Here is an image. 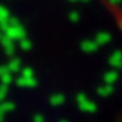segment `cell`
Wrapping results in <instances>:
<instances>
[{"label": "cell", "instance_id": "cell-1", "mask_svg": "<svg viewBox=\"0 0 122 122\" xmlns=\"http://www.w3.org/2000/svg\"><path fill=\"white\" fill-rule=\"evenodd\" d=\"M3 31H5V36L7 38H10V40H19L21 41L22 38H25V31H24V28L21 27V25L18 24L16 19H10L9 25H7Z\"/></svg>", "mask_w": 122, "mask_h": 122}, {"label": "cell", "instance_id": "cell-2", "mask_svg": "<svg viewBox=\"0 0 122 122\" xmlns=\"http://www.w3.org/2000/svg\"><path fill=\"white\" fill-rule=\"evenodd\" d=\"M78 106H80L82 110H85V112H93L94 109H96V104L91 102V100H88L85 97L84 94H81V96H78Z\"/></svg>", "mask_w": 122, "mask_h": 122}, {"label": "cell", "instance_id": "cell-3", "mask_svg": "<svg viewBox=\"0 0 122 122\" xmlns=\"http://www.w3.org/2000/svg\"><path fill=\"white\" fill-rule=\"evenodd\" d=\"M10 22V16H9V12H7L6 7L3 6H0V27H2L3 30L9 25Z\"/></svg>", "mask_w": 122, "mask_h": 122}, {"label": "cell", "instance_id": "cell-4", "mask_svg": "<svg viewBox=\"0 0 122 122\" xmlns=\"http://www.w3.org/2000/svg\"><path fill=\"white\" fill-rule=\"evenodd\" d=\"M109 62H110V65L113 68H116V69L122 68V53H121V51H115V53H112Z\"/></svg>", "mask_w": 122, "mask_h": 122}, {"label": "cell", "instance_id": "cell-5", "mask_svg": "<svg viewBox=\"0 0 122 122\" xmlns=\"http://www.w3.org/2000/svg\"><path fill=\"white\" fill-rule=\"evenodd\" d=\"M103 80H104V82L109 84V85L115 84L116 80H118V74H116V71H109V72H106V74H104V76H103Z\"/></svg>", "mask_w": 122, "mask_h": 122}, {"label": "cell", "instance_id": "cell-6", "mask_svg": "<svg viewBox=\"0 0 122 122\" xmlns=\"http://www.w3.org/2000/svg\"><path fill=\"white\" fill-rule=\"evenodd\" d=\"M12 41H13V40L7 38L6 36H5V37H2V40H0V43H2L3 49L6 50V53H12V51H13V43H12Z\"/></svg>", "mask_w": 122, "mask_h": 122}, {"label": "cell", "instance_id": "cell-7", "mask_svg": "<svg viewBox=\"0 0 122 122\" xmlns=\"http://www.w3.org/2000/svg\"><path fill=\"white\" fill-rule=\"evenodd\" d=\"M81 49L84 51H94L96 49H97V43L93 41V40H85V41H82Z\"/></svg>", "mask_w": 122, "mask_h": 122}, {"label": "cell", "instance_id": "cell-8", "mask_svg": "<svg viewBox=\"0 0 122 122\" xmlns=\"http://www.w3.org/2000/svg\"><path fill=\"white\" fill-rule=\"evenodd\" d=\"M18 84L22 87H32V85H36V80L32 76H21L18 80Z\"/></svg>", "mask_w": 122, "mask_h": 122}, {"label": "cell", "instance_id": "cell-9", "mask_svg": "<svg viewBox=\"0 0 122 122\" xmlns=\"http://www.w3.org/2000/svg\"><path fill=\"white\" fill-rule=\"evenodd\" d=\"M109 41H110V34L109 32H100V34H97V37H96V43H97V44H106Z\"/></svg>", "mask_w": 122, "mask_h": 122}, {"label": "cell", "instance_id": "cell-10", "mask_svg": "<svg viewBox=\"0 0 122 122\" xmlns=\"http://www.w3.org/2000/svg\"><path fill=\"white\" fill-rule=\"evenodd\" d=\"M6 68H7V71H9V72H16V71H19V69H21V62H19L18 59H12L10 62L7 63Z\"/></svg>", "mask_w": 122, "mask_h": 122}, {"label": "cell", "instance_id": "cell-11", "mask_svg": "<svg viewBox=\"0 0 122 122\" xmlns=\"http://www.w3.org/2000/svg\"><path fill=\"white\" fill-rule=\"evenodd\" d=\"M63 102H65L63 94H55V96H51V99H50V103L53 104V106H60Z\"/></svg>", "mask_w": 122, "mask_h": 122}, {"label": "cell", "instance_id": "cell-12", "mask_svg": "<svg viewBox=\"0 0 122 122\" xmlns=\"http://www.w3.org/2000/svg\"><path fill=\"white\" fill-rule=\"evenodd\" d=\"M112 90H113L112 85L107 84V85H104V87H100V88H99V94H100V96H109V94L112 93Z\"/></svg>", "mask_w": 122, "mask_h": 122}, {"label": "cell", "instance_id": "cell-13", "mask_svg": "<svg viewBox=\"0 0 122 122\" xmlns=\"http://www.w3.org/2000/svg\"><path fill=\"white\" fill-rule=\"evenodd\" d=\"M0 80H2V84L3 85H7L10 81H12V76H10V72H6L5 75H2L0 76Z\"/></svg>", "mask_w": 122, "mask_h": 122}, {"label": "cell", "instance_id": "cell-14", "mask_svg": "<svg viewBox=\"0 0 122 122\" xmlns=\"http://www.w3.org/2000/svg\"><path fill=\"white\" fill-rule=\"evenodd\" d=\"M19 47L24 49V50H28V49L31 47V41H28L27 38H22V40L19 41Z\"/></svg>", "mask_w": 122, "mask_h": 122}, {"label": "cell", "instance_id": "cell-15", "mask_svg": "<svg viewBox=\"0 0 122 122\" xmlns=\"http://www.w3.org/2000/svg\"><path fill=\"white\" fill-rule=\"evenodd\" d=\"M78 18H80V15H78V12H72L71 15H69V19H71L72 22H76Z\"/></svg>", "mask_w": 122, "mask_h": 122}, {"label": "cell", "instance_id": "cell-16", "mask_svg": "<svg viewBox=\"0 0 122 122\" xmlns=\"http://www.w3.org/2000/svg\"><path fill=\"white\" fill-rule=\"evenodd\" d=\"M5 96H6V85H2L0 87V102L5 99Z\"/></svg>", "mask_w": 122, "mask_h": 122}, {"label": "cell", "instance_id": "cell-17", "mask_svg": "<svg viewBox=\"0 0 122 122\" xmlns=\"http://www.w3.org/2000/svg\"><path fill=\"white\" fill-rule=\"evenodd\" d=\"M34 122H44V119H43L41 115H37V116H34Z\"/></svg>", "mask_w": 122, "mask_h": 122}, {"label": "cell", "instance_id": "cell-18", "mask_svg": "<svg viewBox=\"0 0 122 122\" xmlns=\"http://www.w3.org/2000/svg\"><path fill=\"white\" fill-rule=\"evenodd\" d=\"M6 72H9V71H7V68H5V66H0V76H2V75H5Z\"/></svg>", "mask_w": 122, "mask_h": 122}, {"label": "cell", "instance_id": "cell-19", "mask_svg": "<svg viewBox=\"0 0 122 122\" xmlns=\"http://www.w3.org/2000/svg\"><path fill=\"white\" fill-rule=\"evenodd\" d=\"M110 3H113V5H116V3H121V0H109Z\"/></svg>", "mask_w": 122, "mask_h": 122}, {"label": "cell", "instance_id": "cell-20", "mask_svg": "<svg viewBox=\"0 0 122 122\" xmlns=\"http://www.w3.org/2000/svg\"><path fill=\"white\" fill-rule=\"evenodd\" d=\"M0 40H2V36H0Z\"/></svg>", "mask_w": 122, "mask_h": 122}, {"label": "cell", "instance_id": "cell-21", "mask_svg": "<svg viewBox=\"0 0 122 122\" xmlns=\"http://www.w3.org/2000/svg\"><path fill=\"white\" fill-rule=\"evenodd\" d=\"M62 122H66V121H62Z\"/></svg>", "mask_w": 122, "mask_h": 122}]
</instances>
